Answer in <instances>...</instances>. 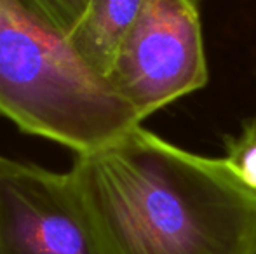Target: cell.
I'll list each match as a JSON object with an SVG mask.
<instances>
[{"label":"cell","instance_id":"1","mask_svg":"<svg viewBox=\"0 0 256 254\" xmlns=\"http://www.w3.org/2000/svg\"><path fill=\"white\" fill-rule=\"evenodd\" d=\"M102 254H256V193L143 126L70 169Z\"/></svg>","mask_w":256,"mask_h":254},{"label":"cell","instance_id":"2","mask_svg":"<svg viewBox=\"0 0 256 254\" xmlns=\"http://www.w3.org/2000/svg\"><path fill=\"white\" fill-rule=\"evenodd\" d=\"M0 115L23 132L88 153L143 120L24 0H0Z\"/></svg>","mask_w":256,"mask_h":254},{"label":"cell","instance_id":"3","mask_svg":"<svg viewBox=\"0 0 256 254\" xmlns=\"http://www.w3.org/2000/svg\"><path fill=\"white\" fill-rule=\"evenodd\" d=\"M106 80L142 120L202 89L208 63L196 0H145Z\"/></svg>","mask_w":256,"mask_h":254},{"label":"cell","instance_id":"4","mask_svg":"<svg viewBox=\"0 0 256 254\" xmlns=\"http://www.w3.org/2000/svg\"><path fill=\"white\" fill-rule=\"evenodd\" d=\"M0 254H102L70 171L0 153Z\"/></svg>","mask_w":256,"mask_h":254},{"label":"cell","instance_id":"5","mask_svg":"<svg viewBox=\"0 0 256 254\" xmlns=\"http://www.w3.org/2000/svg\"><path fill=\"white\" fill-rule=\"evenodd\" d=\"M145 0H89L84 14L68 33L72 47L89 68L106 78L118 49Z\"/></svg>","mask_w":256,"mask_h":254},{"label":"cell","instance_id":"6","mask_svg":"<svg viewBox=\"0 0 256 254\" xmlns=\"http://www.w3.org/2000/svg\"><path fill=\"white\" fill-rule=\"evenodd\" d=\"M225 150L230 171L256 193V115L244 124L239 134L226 139Z\"/></svg>","mask_w":256,"mask_h":254},{"label":"cell","instance_id":"7","mask_svg":"<svg viewBox=\"0 0 256 254\" xmlns=\"http://www.w3.org/2000/svg\"><path fill=\"white\" fill-rule=\"evenodd\" d=\"M38 16L63 33H70L89 0H24Z\"/></svg>","mask_w":256,"mask_h":254}]
</instances>
